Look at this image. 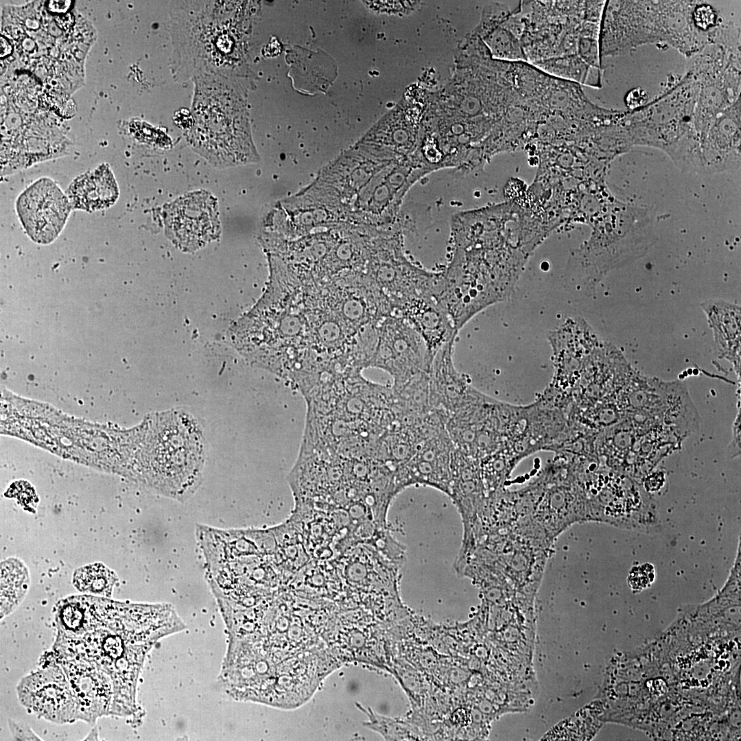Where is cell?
Masks as SVG:
<instances>
[{"instance_id":"6da1fadb","label":"cell","mask_w":741,"mask_h":741,"mask_svg":"<svg viewBox=\"0 0 741 741\" xmlns=\"http://www.w3.org/2000/svg\"><path fill=\"white\" fill-rule=\"evenodd\" d=\"M455 107L429 110L436 133L453 153L491 156L515 144L526 100L511 69L480 46L457 54Z\"/></svg>"},{"instance_id":"7a4b0ae2","label":"cell","mask_w":741,"mask_h":741,"mask_svg":"<svg viewBox=\"0 0 741 741\" xmlns=\"http://www.w3.org/2000/svg\"><path fill=\"white\" fill-rule=\"evenodd\" d=\"M93 628L78 638L56 636L52 650L93 663L113 684L110 716H128L136 707V690L144 659L161 638L184 624L167 604H126L104 598Z\"/></svg>"},{"instance_id":"3957f363","label":"cell","mask_w":741,"mask_h":741,"mask_svg":"<svg viewBox=\"0 0 741 741\" xmlns=\"http://www.w3.org/2000/svg\"><path fill=\"white\" fill-rule=\"evenodd\" d=\"M606 1H519L526 62L557 78L602 85L600 31Z\"/></svg>"},{"instance_id":"277c9868","label":"cell","mask_w":741,"mask_h":741,"mask_svg":"<svg viewBox=\"0 0 741 741\" xmlns=\"http://www.w3.org/2000/svg\"><path fill=\"white\" fill-rule=\"evenodd\" d=\"M429 174L411 160L359 143L324 169L318 182L339 201L346 223L380 229L401 220L405 195Z\"/></svg>"},{"instance_id":"5b68a950","label":"cell","mask_w":741,"mask_h":741,"mask_svg":"<svg viewBox=\"0 0 741 741\" xmlns=\"http://www.w3.org/2000/svg\"><path fill=\"white\" fill-rule=\"evenodd\" d=\"M236 1H183L172 4V70L180 80L201 75L228 78L241 58Z\"/></svg>"},{"instance_id":"8992f818","label":"cell","mask_w":741,"mask_h":741,"mask_svg":"<svg viewBox=\"0 0 741 741\" xmlns=\"http://www.w3.org/2000/svg\"><path fill=\"white\" fill-rule=\"evenodd\" d=\"M193 124L189 139L200 154L213 161L235 163L253 154L233 78L201 75L194 78Z\"/></svg>"},{"instance_id":"52a82bcc","label":"cell","mask_w":741,"mask_h":741,"mask_svg":"<svg viewBox=\"0 0 741 741\" xmlns=\"http://www.w3.org/2000/svg\"><path fill=\"white\" fill-rule=\"evenodd\" d=\"M620 211L611 213V224L596 225L589 239L571 253L563 278L571 294L589 295L609 271L649 248L651 228L646 212L626 206L618 223Z\"/></svg>"},{"instance_id":"ba28073f","label":"cell","mask_w":741,"mask_h":741,"mask_svg":"<svg viewBox=\"0 0 741 741\" xmlns=\"http://www.w3.org/2000/svg\"><path fill=\"white\" fill-rule=\"evenodd\" d=\"M512 288L489 268L451 257L439 272L434 298L443 307L458 332L475 314L504 300Z\"/></svg>"},{"instance_id":"9c48e42d","label":"cell","mask_w":741,"mask_h":741,"mask_svg":"<svg viewBox=\"0 0 741 741\" xmlns=\"http://www.w3.org/2000/svg\"><path fill=\"white\" fill-rule=\"evenodd\" d=\"M404 226L376 230L370 243L366 273L392 303L410 297L434 296L439 272H431L408 259L404 252Z\"/></svg>"},{"instance_id":"30bf717a","label":"cell","mask_w":741,"mask_h":741,"mask_svg":"<svg viewBox=\"0 0 741 741\" xmlns=\"http://www.w3.org/2000/svg\"><path fill=\"white\" fill-rule=\"evenodd\" d=\"M19 703L37 718L58 724L79 720V709L67 676L51 651L16 687Z\"/></svg>"},{"instance_id":"8fae6325","label":"cell","mask_w":741,"mask_h":741,"mask_svg":"<svg viewBox=\"0 0 741 741\" xmlns=\"http://www.w3.org/2000/svg\"><path fill=\"white\" fill-rule=\"evenodd\" d=\"M432 363L423 338L405 319L395 313L384 319L370 366L391 375L392 390L423 372L429 373Z\"/></svg>"},{"instance_id":"7c38bea8","label":"cell","mask_w":741,"mask_h":741,"mask_svg":"<svg viewBox=\"0 0 741 741\" xmlns=\"http://www.w3.org/2000/svg\"><path fill=\"white\" fill-rule=\"evenodd\" d=\"M16 211L30 238L40 244L54 242L63 229L71 202L49 178H40L29 186L16 200Z\"/></svg>"},{"instance_id":"4fadbf2b","label":"cell","mask_w":741,"mask_h":741,"mask_svg":"<svg viewBox=\"0 0 741 741\" xmlns=\"http://www.w3.org/2000/svg\"><path fill=\"white\" fill-rule=\"evenodd\" d=\"M454 449L446 425L436 426L419 443L411 458L395 468L397 484L401 489L415 484H425L449 495Z\"/></svg>"},{"instance_id":"5bb4252c","label":"cell","mask_w":741,"mask_h":741,"mask_svg":"<svg viewBox=\"0 0 741 741\" xmlns=\"http://www.w3.org/2000/svg\"><path fill=\"white\" fill-rule=\"evenodd\" d=\"M51 652L69 681L78 703L79 720L94 725L99 718L110 716L113 698L110 677L93 663Z\"/></svg>"},{"instance_id":"9a60e30c","label":"cell","mask_w":741,"mask_h":741,"mask_svg":"<svg viewBox=\"0 0 741 741\" xmlns=\"http://www.w3.org/2000/svg\"><path fill=\"white\" fill-rule=\"evenodd\" d=\"M169 234L185 249H196L220 231L216 202L205 192L187 195L167 209Z\"/></svg>"},{"instance_id":"2e32d148","label":"cell","mask_w":741,"mask_h":741,"mask_svg":"<svg viewBox=\"0 0 741 741\" xmlns=\"http://www.w3.org/2000/svg\"><path fill=\"white\" fill-rule=\"evenodd\" d=\"M473 32L482 40L493 58L526 62L520 42L521 25L518 5L510 9L504 3H486Z\"/></svg>"},{"instance_id":"e0dca14e","label":"cell","mask_w":741,"mask_h":741,"mask_svg":"<svg viewBox=\"0 0 741 741\" xmlns=\"http://www.w3.org/2000/svg\"><path fill=\"white\" fill-rule=\"evenodd\" d=\"M455 340H451L438 351L429 371L430 406L432 409L443 410L448 417L473 401L480 393L454 366Z\"/></svg>"},{"instance_id":"ac0fdd59","label":"cell","mask_w":741,"mask_h":741,"mask_svg":"<svg viewBox=\"0 0 741 741\" xmlns=\"http://www.w3.org/2000/svg\"><path fill=\"white\" fill-rule=\"evenodd\" d=\"M394 313L405 319L421 336L432 362L438 351L458 331L443 307L432 297L419 295L392 303Z\"/></svg>"},{"instance_id":"d6986e66","label":"cell","mask_w":741,"mask_h":741,"mask_svg":"<svg viewBox=\"0 0 741 741\" xmlns=\"http://www.w3.org/2000/svg\"><path fill=\"white\" fill-rule=\"evenodd\" d=\"M740 97L722 111L710 126L701 144L703 167L722 170L733 157L740 161Z\"/></svg>"},{"instance_id":"ffe728a7","label":"cell","mask_w":741,"mask_h":741,"mask_svg":"<svg viewBox=\"0 0 741 741\" xmlns=\"http://www.w3.org/2000/svg\"><path fill=\"white\" fill-rule=\"evenodd\" d=\"M118 196L115 177L106 165L80 176L68 189V198L73 207L87 211L109 207Z\"/></svg>"},{"instance_id":"44dd1931","label":"cell","mask_w":741,"mask_h":741,"mask_svg":"<svg viewBox=\"0 0 741 741\" xmlns=\"http://www.w3.org/2000/svg\"><path fill=\"white\" fill-rule=\"evenodd\" d=\"M30 585V576L25 565L9 558L1 565L0 615L4 618L14 611L24 599Z\"/></svg>"},{"instance_id":"7402d4cb","label":"cell","mask_w":741,"mask_h":741,"mask_svg":"<svg viewBox=\"0 0 741 741\" xmlns=\"http://www.w3.org/2000/svg\"><path fill=\"white\" fill-rule=\"evenodd\" d=\"M115 574L102 564L78 569L73 575V585L80 591L110 597L117 581Z\"/></svg>"},{"instance_id":"603a6c76","label":"cell","mask_w":741,"mask_h":741,"mask_svg":"<svg viewBox=\"0 0 741 741\" xmlns=\"http://www.w3.org/2000/svg\"><path fill=\"white\" fill-rule=\"evenodd\" d=\"M360 709L368 716V722L366 723V725L368 728L378 731L386 740H409V738H413V736H410L411 733L400 722L379 716L374 713L371 709L364 708L361 705H360Z\"/></svg>"},{"instance_id":"cb8c5ba5","label":"cell","mask_w":741,"mask_h":741,"mask_svg":"<svg viewBox=\"0 0 741 741\" xmlns=\"http://www.w3.org/2000/svg\"><path fill=\"white\" fill-rule=\"evenodd\" d=\"M656 576L655 567L645 563L633 566L628 575V584L634 591H640L651 585Z\"/></svg>"},{"instance_id":"d4e9b609","label":"cell","mask_w":741,"mask_h":741,"mask_svg":"<svg viewBox=\"0 0 741 741\" xmlns=\"http://www.w3.org/2000/svg\"><path fill=\"white\" fill-rule=\"evenodd\" d=\"M9 730L14 740H41L42 739L33 731L27 723L9 718Z\"/></svg>"},{"instance_id":"484cf974","label":"cell","mask_w":741,"mask_h":741,"mask_svg":"<svg viewBox=\"0 0 741 741\" xmlns=\"http://www.w3.org/2000/svg\"><path fill=\"white\" fill-rule=\"evenodd\" d=\"M10 49V47L8 45V43L6 42V40L4 38H3L1 37V56H5V55L8 54L9 53Z\"/></svg>"},{"instance_id":"4316f807","label":"cell","mask_w":741,"mask_h":741,"mask_svg":"<svg viewBox=\"0 0 741 741\" xmlns=\"http://www.w3.org/2000/svg\"><path fill=\"white\" fill-rule=\"evenodd\" d=\"M97 736H98V733L97 731V728H95H95L91 730L90 733L86 737V738L84 740H98L97 739Z\"/></svg>"}]
</instances>
